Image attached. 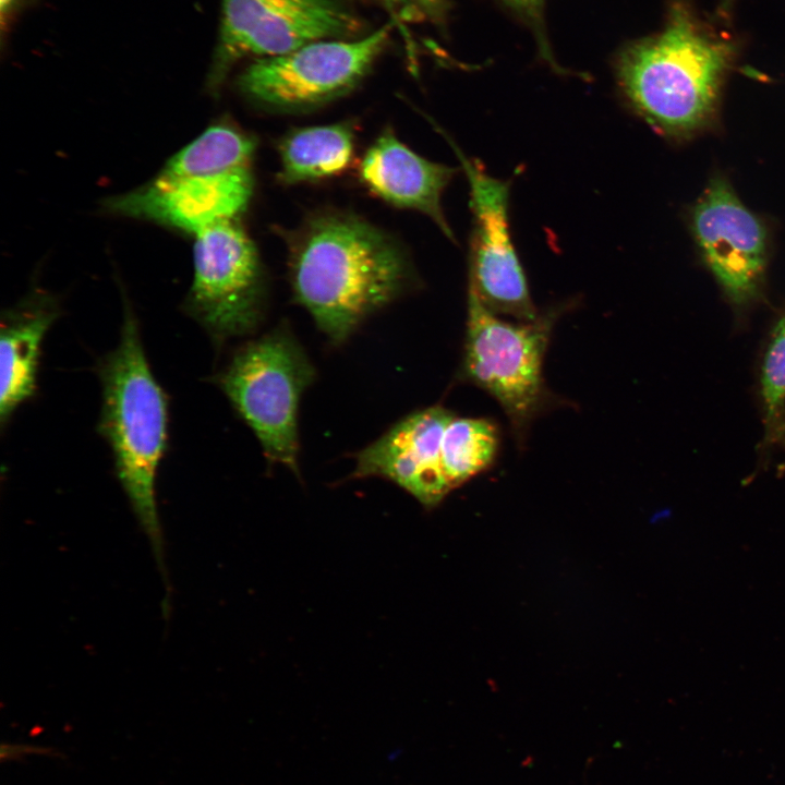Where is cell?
I'll return each mask as SVG.
<instances>
[{"label": "cell", "instance_id": "obj_1", "mask_svg": "<svg viewBox=\"0 0 785 785\" xmlns=\"http://www.w3.org/2000/svg\"><path fill=\"white\" fill-rule=\"evenodd\" d=\"M289 269L295 301L335 345L397 298L410 279L390 237L338 212L317 214L290 235Z\"/></svg>", "mask_w": 785, "mask_h": 785}, {"label": "cell", "instance_id": "obj_2", "mask_svg": "<svg viewBox=\"0 0 785 785\" xmlns=\"http://www.w3.org/2000/svg\"><path fill=\"white\" fill-rule=\"evenodd\" d=\"M732 56L729 43L678 4L660 33L621 52L618 84L629 107L652 128L688 135L714 114Z\"/></svg>", "mask_w": 785, "mask_h": 785}, {"label": "cell", "instance_id": "obj_3", "mask_svg": "<svg viewBox=\"0 0 785 785\" xmlns=\"http://www.w3.org/2000/svg\"><path fill=\"white\" fill-rule=\"evenodd\" d=\"M98 375L102 388L98 431L111 448L116 475L161 561L155 483L167 448L168 399L150 370L128 304L120 341L101 359Z\"/></svg>", "mask_w": 785, "mask_h": 785}, {"label": "cell", "instance_id": "obj_4", "mask_svg": "<svg viewBox=\"0 0 785 785\" xmlns=\"http://www.w3.org/2000/svg\"><path fill=\"white\" fill-rule=\"evenodd\" d=\"M558 316L551 310L531 322L506 321L468 292L460 377L499 403L519 445L553 402L543 362Z\"/></svg>", "mask_w": 785, "mask_h": 785}, {"label": "cell", "instance_id": "obj_5", "mask_svg": "<svg viewBox=\"0 0 785 785\" xmlns=\"http://www.w3.org/2000/svg\"><path fill=\"white\" fill-rule=\"evenodd\" d=\"M314 377L303 348L285 329L243 345L217 376V385L253 431L268 462L298 475L299 404Z\"/></svg>", "mask_w": 785, "mask_h": 785}, {"label": "cell", "instance_id": "obj_6", "mask_svg": "<svg viewBox=\"0 0 785 785\" xmlns=\"http://www.w3.org/2000/svg\"><path fill=\"white\" fill-rule=\"evenodd\" d=\"M264 290L257 253L235 219L195 235L194 276L184 309L216 345L258 326Z\"/></svg>", "mask_w": 785, "mask_h": 785}, {"label": "cell", "instance_id": "obj_7", "mask_svg": "<svg viewBox=\"0 0 785 785\" xmlns=\"http://www.w3.org/2000/svg\"><path fill=\"white\" fill-rule=\"evenodd\" d=\"M385 25L359 39H327L285 55L259 58L239 76L240 90L276 109L299 110L342 96L372 68L389 38Z\"/></svg>", "mask_w": 785, "mask_h": 785}, {"label": "cell", "instance_id": "obj_8", "mask_svg": "<svg viewBox=\"0 0 785 785\" xmlns=\"http://www.w3.org/2000/svg\"><path fill=\"white\" fill-rule=\"evenodd\" d=\"M359 28L357 17L338 0H222L210 84L219 85L242 58L275 57L318 40L348 39Z\"/></svg>", "mask_w": 785, "mask_h": 785}, {"label": "cell", "instance_id": "obj_9", "mask_svg": "<svg viewBox=\"0 0 785 785\" xmlns=\"http://www.w3.org/2000/svg\"><path fill=\"white\" fill-rule=\"evenodd\" d=\"M470 184L473 230L469 253V289L498 316L518 322L539 317L508 224L510 184L488 176L478 161L451 143Z\"/></svg>", "mask_w": 785, "mask_h": 785}, {"label": "cell", "instance_id": "obj_10", "mask_svg": "<svg viewBox=\"0 0 785 785\" xmlns=\"http://www.w3.org/2000/svg\"><path fill=\"white\" fill-rule=\"evenodd\" d=\"M692 228L704 259L736 304L757 295L766 261V232L730 186L715 179L692 214Z\"/></svg>", "mask_w": 785, "mask_h": 785}, {"label": "cell", "instance_id": "obj_11", "mask_svg": "<svg viewBox=\"0 0 785 785\" xmlns=\"http://www.w3.org/2000/svg\"><path fill=\"white\" fill-rule=\"evenodd\" d=\"M252 192L250 168L198 177L160 173L149 184L113 197L107 208L196 235L219 222L235 219L246 207Z\"/></svg>", "mask_w": 785, "mask_h": 785}, {"label": "cell", "instance_id": "obj_12", "mask_svg": "<svg viewBox=\"0 0 785 785\" xmlns=\"http://www.w3.org/2000/svg\"><path fill=\"white\" fill-rule=\"evenodd\" d=\"M454 413L442 406L412 412L357 455L352 478L396 483L425 508L452 491L440 462L443 435Z\"/></svg>", "mask_w": 785, "mask_h": 785}, {"label": "cell", "instance_id": "obj_13", "mask_svg": "<svg viewBox=\"0 0 785 785\" xmlns=\"http://www.w3.org/2000/svg\"><path fill=\"white\" fill-rule=\"evenodd\" d=\"M457 171L418 155L391 130L383 132L360 164V177L373 193L395 206L423 213L451 240L442 195Z\"/></svg>", "mask_w": 785, "mask_h": 785}, {"label": "cell", "instance_id": "obj_14", "mask_svg": "<svg viewBox=\"0 0 785 785\" xmlns=\"http://www.w3.org/2000/svg\"><path fill=\"white\" fill-rule=\"evenodd\" d=\"M59 315L56 300L34 291L1 316L0 421L2 426L36 389L45 335Z\"/></svg>", "mask_w": 785, "mask_h": 785}, {"label": "cell", "instance_id": "obj_15", "mask_svg": "<svg viewBox=\"0 0 785 785\" xmlns=\"http://www.w3.org/2000/svg\"><path fill=\"white\" fill-rule=\"evenodd\" d=\"M278 179L292 184L340 174L351 164L354 129L348 122L289 132L279 143Z\"/></svg>", "mask_w": 785, "mask_h": 785}, {"label": "cell", "instance_id": "obj_16", "mask_svg": "<svg viewBox=\"0 0 785 785\" xmlns=\"http://www.w3.org/2000/svg\"><path fill=\"white\" fill-rule=\"evenodd\" d=\"M254 150L251 135L228 123L215 124L178 152L161 174L198 177L246 169Z\"/></svg>", "mask_w": 785, "mask_h": 785}, {"label": "cell", "instance_id": "obj_17", "mask_svg": "<svg viewBox=\"0 0 785 785\" xmlns=\"http://www.w3.org/2000/svg\"><path fill=\"white\" fill-rule=\"evenodd\" d=\"M500 444L498 426L485 418H454L443 435L440 462L451 490L487 470Z\"/></svg>", "mask_w": 785, "mask_h": 785}, {"label": "cell", "instance_id": "obj_18", "mask_svg": "<svg viewBox=\"0 0 785 785\" xmlns=\"http://www.w3.org/2000/svg\"><path fill=\"white\" fill-rule=\"evenodd\" d=\"M768 439L781 437L785 403V316L773 330L761 374Z\"/></svg>", "mask_w": 785, "mask_h": 785}, {"label": "cell", "instance_id": "obj_19", "mask_svg": "<svg viewBox=\"0 0 785 785\" xmlns=\"http://www.w3.org/2000/svg\"><path fill=\"white\" fill-rule=\"evenodd\" d=\"M415 11H419L430 17L438 19L445 9V0H404Z\"/></svg>", "mask_w": 785, "mask_h": 785}, {"label": "cell", "instance_id": "obj_20", "mask_svg": "<svg viewBox=\"0 0 785 785\" xmlns=\"http://www.w3.org/2000/svg\"><path fill=\"white\" fill-rule=\"evenodd\" d=\"M508 3H510L516 9L520 10L521 12L532 16L536 17L540 12L542 0H506Z\"/></svg>", "mask_w": 785, "mask_h": 785}, {"label": "cell", "instance_id": "obj_21", "mask_svg": "<svg viewBox=\"0 0 785 785\" xmlns=\"http://www.w3.org/2000/svg\"><path fill=\"white\" fill-rule=\"evenodd\" d=\"M387 8L399 11L402 16L412 17L415 10L404 0H379Z\"/></svg>", "mask_w": 785, "mask_h": 785}, {"label": "cell", "instance_id": "obj_22", "mask_svg": "<svg viewBox=\"0 0 785 785\" xmlns=\"http://www.w3.org/2000/svg\"><path fill=\"white\" fill-rule=\"evenodd\" d=\"M13 1L14 0H1L2 12H4L8 8H10Z\"/></svg>", "mask_w": 785, "mask_h": 785}, {"label": "cell", "instance_id": "obj_23", "mask_svg": "<svg viewBox=\"0 0 785 785\" xmlns=\"http://www.w3.org/2000/svg\"><path fill=\"white\" fill-rule=\"evenodd\" d=\"M783 436H785V422L783 424V428H782V433H781V437H783Z\"/></svg>", "mask_w": 785, "mask_h": 785}]
</instances>
